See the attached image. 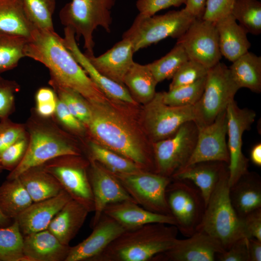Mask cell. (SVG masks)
Instances as JSON below:
<instances>
[{
  "label": "cell",
  "instance_id": "cell-1",
  "mask_svg": "<svg viewBox=\"0 0 261 261\" xmlns=\"http://www.w3.org/2000/svg\"><path fill=\"white\" fill-rule=\"evenodd\" d=\"M91 110L87 130L93 141L131 160L146 171L156 173L152 143L134 120L108 98L89 102Z\"/></svg>",
  "mask_w": 261,
  "mask_h": 261
},
{
  "label": "cell",
  "instance_id": "cell-2",
  "mask_svg": "<svg viewBox=\"0 0 261 261\" xmlns=\"http://www.w3.org/2000/svg\"><path fill=\"white\" fill-rule=\"evenodd\" d=\"M25 57L44 65L50 79L81 95L89 102L107 97L64 45L62 38L54 31L34 28L27 38Z\"/></svg>",
  "mask_w": 261,
  "mask_h": 261
},
{
  "label": "cell",
  "instance_id": "cell-3",
  "mask_svg": "<svg viewBox=\"0 0 261 261\" xmlns=\"http://www.w3.org/2000/svg\"><path fill=\"white\" fill-rule=\"evenodd\" d=\"M178 233L175 226L161 223L125 230L90 261H151L172 246Z\"/></svg>",
  "mask_w": 261,
  "mask_h": 261
},
{
  "label": "cell",
  "instance_id": "cell-4",
  "mask_svg": "<svg viewBox=\"0 0 261 261\" xmlns=\"http://www.w3.org/2000/svg\"><path fill=\"white\" fill-rule=\"evenodd\" d=\"M33 117L26 128L28 145L20 163L7 177V180L17 178L23 172L42 165L55 158L65 155H81L80 149L56 124Z\"/></svg>",
  "mask_w": 261,
  "mask_h": 261
},
{
  "label": "cell",
  "instance_id": "cell-5",
  "mask_svg": "<svg viewBox=\"0 0 261 261\" xmlns=\"http://www.w3.org/2000/svg\"><path fill=\"white\" fill-rule=\"evenodd\" d=\"M229 169L222 175L206 205L197 231L218 241L225 250L246 237L243 219L236 213L229 196Z\"/></svg>",
  "mask_w": 261,
  "mask_h": 261
},
{
  "label": "cell",
  "instance_id": "cell-6",
  "mask_svg": "<svg viewBox=\"0 0 261 261\" xmlns=\"http://www.w3.org/2000/svg\"><path fill=\"white\" fill-rule=\"evenodd\" d=\"M116 0H71L59 13L60 22L65 27L72 29L76 40H84V53L94 55L95 43L93 33L101 27L106 32L111 31L112 24L111 10Z\"/></svg>",
  "mask_w": 261,
  "mask_h": 261
},
{
  "label": "cell",
  "instance_id": "cell-7",
  "mask_svg": "<svg viewBox=\"0 0 261 261\" xmlns=\"http://www.w3.org/2000/svg\"><path fill=\"white\" fill-rule=\"evenodd\" d=\"M195 18L184 8L150 16L138 14L122 38L131 42L135 53L166 38H179Z\"/></svg>",
  "mask_w": 261,
  "mask_h": 261
},
{
  "label": "cell",
  "instance_id": "cell-8",
  "mask_svg": "<svg viewBox=\"0 0 261 261\" xmlns=\"http://www.w3.org/2000/svg\"><path fill=\"white\" fill-rule=\"evenodd\" d=\"M239 87L233 81L229 68L218 62L209 69L202 97L194 106V122L198 128L212 123L226 110Z\"/></svg>",
  "mask_w": 261,
  "mask_h": 261
},
{
  "label": "cell",
  "instance_id": "cell-9",
  "mask_svg": "<svg viewBox=\"0 0 261 261\" xmlns=\"http://www.w3.org/2000/svg\"><path fill=\"white\" fill-rule=\"evenodd\" d=\"M166 194L178 232L186 237L192 235L197 232L206 208L201 191L188 180L172 179Z\"/></svg>",
  "mask_w": 261,
  "mask_h": 261
},
{
  "label": "cell",
  "instance_id": "cell-10",
  "mask_svg": "<svg viewBox=\"0 0 261 261\" xmlns=\"http://www.w3.org/2000/svg\"><path fill=\"white\" fill-rule=\"evenodd\" d=\"M88 159L81 155H65L53 159L42 166L59 183L63 189L90 213L94 210L89 179Z\"/></svg>",
  "mask_w": 261,
  "mask_h": 261
},
{
  "label": "cell",
  "instance_id": "cell-11",
  "mask_svg": "<svg viewBox=\"0 0 261 261\" xmlns=\"http://www.w3.org/2000/svg\"><path fill=\"white\" fill-rule=\"evenodd\" d=\"M198 128L193 121L185 122L172 136L152 143L156 173L171 178L186 165L194 150Z\"/></svg>",
  "mask_w": 261,
  "mask_h": 261
},
{
  "label": "cell",
  "instance_id": "cell-12",
  "mask_svg": "<svg viewBox=\"0 0 261 261\" xmlns=\"http://www.w3.org/2000/svg\"><path fill=\"white\" fill-rule=\"evenodd\" d=\"M141 116L143 131L152 143L173 136L182 125L195 119L193 105H168L162 92L144 105Z\"/></svg>",
  "mask_w": 261,
  "mask_h": 261
},
{
  "label": "cell",
  "instance_id": "cell-13",
  "mask_svg": "<svg viewBox=\"0 0 261 261\" xmlns=\"http://www.w3.org/2000/svg\"><path fill=\"white\" fill-rule=\"evenodd\" d=\"M113 174L138 205L154 213L171 216L166 194L171 178L144 170Z\"/></svg>",
  "mask_w": 261,
  "mask_h": 261
},
{
  "label": "cell",
  "instance_id": "cell-14",
  "mask_svg": "<svg viewBox=\"0 0 261 261\" xmlns=\"http://www.w3.org/2000/svg\"><path fill=\"white\" fill-rule=\"evenodd\" d=\"M226 113L229 153L228 182L231 187L248 171L249 160L242 152V136L246 130L250 129L256 114L247 108H240L234 100L227 106Z\"/></svg>",
  "mask_w": 261,
  "mask_h": 261
},
{
  "label": "cell",
  "instance_id": "cell-15",
  "mask_svg": "<svg viewBox=\"0 0 261 261\" xmlns=\"http://www.w3.org/2000/svg\"><path fill=\"white\" fill-rule=\"evenodd\" d=\"M189 59L208 69L220 62L218 38L215 22L196 18L184 34L177 39Z\"/></svg>",
  "mask_w": 261,
  "mask_h": 261
},
{
  "label": "cell",
  "instance_id": "cell-16",
  "mask_svg": "<svg viewBox=\"0 0 261 261\" xmlns=\"http://www.w3.org/2000/svg\"><path fill=\"white\" fill-rule=\"evenodd\" d=\"M88 160V174L94 203V214L90 223L92 228L108 204L124 201L135 202L112 173L99 162Z\"/></svg>",
  "mask_w": 261,
  "mask_h": 261
},
{
  "label": "cell",
  "instance_id": "cell-17",
  "mask_svg": "<svg viewBox=\"0 0 261 261\" xmlns=\"http://www.w3.org/2000/svg\"><path fill=\"white\" fill-rule=\"evenodd\" d=\"M227 128L226 110L212 123L198 128L196 145L185 167L206 161H219L228 164L229 153L226 140Z\"/></svg>",
  "mask_w": 261,
  "mask_h": 261
},
{
  "label": "cell",
  "instance_id": "cell-18",
  "mask_svg": "<svg viewBox=\"0 0 261 261\" xmlns=\"http://www.w3.org/2000/svg\"><path fill=\"white\" fill-rule=\"evenodd\" d=\"M187 237L177 239L171 248L151 261H214L225 250L218 241L203 232L197 231Z\"/></svg>",
  "mask_w": 261,
  "mask_h": 261
},
{
  "label": "cell",
  "instance_id": "cell-19",
  "mask_svg": "<svg viewBox=\"0 0 261 261\" xmlns=\"http://www.w3.org/2000/svg\"><path fill=\"white\" fill-rule=\"evenodd\" d=\"M64 34L62 41L65 47L107 98L115 102L133 106L138 104L124 85L104 76L93 66L87 57L79 48L72 29L65 27Z\"/></svg>",
  "mask_w": 261,
  "mask_h": 261
},
{
  "label": "cell",
  "instance_id": "cell-20",
  "mask_svg": "<svg viewBox=\"0 0 261 261\" xmlns=\"http://www.w3.org/2000/svg\"><path fill=\"white\" fill-rule=\"evenodd\" d=\"M83 241L71 246L65 261H90L126 230L116 221L103 214Z\"/></svg>",
  "mask_w": 261,
  "mask_h": 261
},
{
  "label": "cell",
  "instance_id": "cell-21",
  "mask_svg": "<svg viewBox=\"0 0 261 261\" xmlns=\"http://www.w3.org/2000/svg\"><path fill=\"white\" fill-rule=\"evenodd\" d=\"M131 42L122 38L105 53L98 56H87L93 66L102 75L123 85L125 76L134 63Z\"/></svg>",
  "mask_w": 261,
  "mask_h": 261
},
{
  "label": "cell",
  "instance_id": "cell-22",
  "mask_svg": "<svg viewBox=\"0 0 261 261\" xmlns=\"http://www.w3.org/2000/svg\"><path fill=\"white\" fill-rule=\"evenodd\" d=\"M71 199L63 189L54 197L33 202L15 219L22 234L25 236L47 229L55 215Z\"/></svg>",
  "mask_w": 261,
  "mask_h": 261
},
{
  "label": "cell",
  "instance_id": "cell-23",
  "mask_svg": "<svg viewBox=\"0 0 261 261\" xmlns=\"http://www.w3.org/2000/svg\"><path fill=\"white\" fill-rule=\"evenodd\" d=\"M103 214L116 221L126 230L154 223L175 226L172 216L152 212L130 201L109 204L105 208Z\"/></svg>",
  "mask_w": 261,
  "mask_h": 261
},
{
  "label": "cell",
  "instance_id": "cell-24",
  "mask_svg": "<svg viewBox=\"0 0 261 261\" xmlns=\"http://www.w3.org/2000/svg\"><path fill=\"white\" fill-rule=\"evenodd\" d=\"M228 170V164L219 161H206L187 166L174 173L172 179L187 180L201 191L208 201L222 175Z\"/></svg>",
  "mask_w": 261,
  "mask_h": 261
},
{
  "label": "cell",
  "instance_id": "cell-25",
  "mask_svg": "<svg viewBox=\"0 0 261 261\" xmlns=\"http://www.w3.org/2000/svg\"><path fill=\"white\" fill-rule=\"evenodd\" d=\"M70 247L47 229L24 237L23 253L28 261H65Z\"/></svg>",
  "mask_w": 261,
  "mask_h": 261
},
{
  "label": "cell",
  "instance_id": "cell-26",
  "mask_svg": "<svg viewBox=\"0 0 261 261\" xmlns=\"http://www.w3.org/2000/svg\"><path fill=\"white\" fill-rule=\"evenodd\" d=\"M232 205L242 219L261 208V179L255 172H247L229 188Z\"/></svg>",
  "mask_w": 261,
  "mask_h": 261
},
{
  "label": "cell",
  "instance_id": "cell-27",
  "mask_svg": "<svg viewBox=\"0 0 261 261\" xmlns=\"http://www.w3.org/2000/svg\"><path fill=\"white\" fill-rule=\"evenodd\" d=\"M215 24L222 56L232 62L248 52L251 44L247 33L231 14L218 20Z\"/></svg>",
  "mask_w": 261,
  "mask_h": 261
},
{
  "label": "cell",
  "instance_id": "cell-28",
  "mask_svg": "<svg viewBox=\"0 0 261 261\" xmlns=\"http://www.w3.org/2000/svg\"><path fill=\"white\" fill-rule=\"evenodd\" d=\"M89 213L81 204L71 199L55 215L47 229L62 244L69 245L83 225Z\"/></svg>",
  "mask_w": 261,
  "mask_h": 261
},
{
  "label": "cell",
  "instance_id": "cell-29",
  "mask_svg": "<svg viewBox=\"0 0 261 261\" xmlns=\"http://www.w3.org/2000/svg\"><path fill=\"white\" fill-rule=\"evenodd\" d=\"M17 178L20 179L33 202L54 197L63 189L58 181L46 171L42 165L27 170Z\"/></svg>",
  "mask_w": 261,
  "mask_h": 261
},
{
  "label": "cell",
  "instance_id": "cell-30",
  "mask_svg": "<svg viewBox=\"0 0 261 261\" xmlns=\"http://www.w3.org/2000/svg\"><path fill=\"white\" fill-rule=\"evenodd\" d=\"M158 83L147 64L134 62L126 74L123 84L138 103L145 104L155 96Z\"/></svg>",
  "mask_w": 261,
  "mask_h": 261
},
{
  "label": "cell",
  "instance_id": "cell-31",
  "mask_svg": "<svg viewBox=\"0 0 261 261\" xmlns=\"http://www.w3.org/2000/svg\"><path fill=\"white\" fill-rule=\"evenodd\" d=\"M229 68L239 89L245 87L255 93L261 92V57L248 51L232 62Z\"/></svg>",
  "mask_w": 261,
  "mask_h": 261
},
{
  "label": "cell",
  "instance_id": "cell-32",
  "mask_svg": "<svg viewBox=\"0 0 261 261\" xmlns=\"http://www.w3.org/2000/svg\"><path fill=\"white\" fill-rule=\"evenodd\" d=\"M33 202L19 178L7 180L0 186V210L15 219Z\"/></svg>",
  "mask_w": 261,
  "mask_h": 261
},
{
  "label": "cell",
  "instance_id": "cell-33",
  "mask_svg": "<svg viewBox=\"0 0 261 261\" xmlns=\"http://www.w3.org/2000/svg\"><path fill=\"white\" fill-rule=\"evenodd\" d=\"M34 28L26 16L22 0H0V30L27 39Z\"/></svg>",
  "mask_w": 261,
  "mask_h": 261
},
{
  "label": "cell",
  "instance_id": "cell-34",
  "mask_svg": "<svg viewBox=\"0 0 261 261\" xmlns=\"http://www.w3.org/2000/svg\"><path fill=\"white\" fill-rule=\"evenodd\" d=\"M87 159L95 160L115 174H131L143 170L131 160L92 140L88 143Z\"/></svg>",
  "mask_w": 261,
  "mask_h": 261
},
{
  "label": "cell",
  "instance_id": "cell-35",
  "mask_svg": "<svg viewBox=\"0 0 261 261\" xmlns=\"http://www.w3.org/2000/svg\"><path fill=\"white\" fill-rule=\"evenodd\" d=\"M27 39L0 30V73L16 67L25 57Z\"/></svg>",
  "mask_w": 261,
  "mask_h": 261
},
{
  "label": "cell",
  "instance_id": "cell-36",
  "mask_svg": "<svg viewBox=\"0 0 261 261\" xmlns=\"http://www.w3.org/2000/svg\"><path fill=\"white\" fill-rule=\"evenodd\" d=\"M188 59L183 46L176 43L166 55L147 65L159 83L172 79L178 69Z\"/></svg>",
  "mask_w": 261,
  "mask_h": 261
},
{
  "label": "cell",
  "instance_id": "cell-37",
  "mask_svg": "<svg viewBox=\"0 0 261 261\" xmlns=\"http://www.w3.org/2000/svg\"><path fill=\"white\" fill-rule=\"evenodd\" d=\"M231 14L247 33H261V2L259 0H235Z\"/></svg>",
  "mask_w": 261,
  "mask_h": 261
},
{
  "label": "cell",
  "instance_id": "cell-38",
  "mask_svg": "<svg viewBox=\"0 0 261 261\" xmlns=\"http://www.w3.org/2000/svg\"><path fill=\"white\" fill-rule=\"evenodd\" d=\"M24 237L16 220L0 228V261H21L24 257Z\"/></svg>",
  "mask_w": 261,
  "mask_h": 261
},
{
  "label": "cell",
  "instance_id": "cell-39",
  "mask_svg": "<svg viewBox=\"0 0 261 261\" xmlns=\"http://www.w3.org/2000/svg\"><path fill=\"white\" fill-rule=\"evenodd\" d=\"M49 84L58 98L62 101L72 114L86 127L90 120L91 110L88 102L75 91L50 79Z\"/></svg>",
  "mask_w": 261,
  "mask_h": 261
},
{
  "label": "cell",
  "instance_id": "cell-40",
  "mask_svg": "<svg viewBox=\"0 0 261 261\" xmlns=\"http://www.w3.org/2000/svg\"><path fill=\"white\" fill-rule=\"evenodd\" d=\"M27 17L37 28L54 31L53 15L56 0H22Z\"/></svg>",
  "mask_w": 261,
  "mask_h": 261
},
{
  "label": "cell",
  "instance_id": "cell-41",
  "mask_svg": "<svg viewBox=\"0 0 261 261\" xmlns=\"http://www.w3.org/2000/svg\"><path fill=\"white\" fill-rule=\"evenodd\" d=\"M206 77L186 85L162 92L163 102L173 106L194 105L202 97L205 84Z\"/></svg>",
  "mask_w": 261,
  "mask_h": 261
},
{
  "label": "cell",
  "instance_id": "cell-42",
  "mask_svg": "<svg viewBox=\"0 0 261 261\" xmlns=\"http://www.w3.org/2000/svg\"><path fill=\"white\" fill-rule=\"evenodd\" d=\"M208 70L202 64L188 59L178 69L172 77L169 90L197 81L206 76Z\"/></svg>",
  "mask_w": 261,
  "mask_h": 261
},
{
  "label": "cell",
  "instance_id": "cell-43",
  "mask_svg": "<svg viewBox=\"0 0 261 261\" xmlns=\"http://www.w3.org/2000/svg\"><path fill=\"white\" fill-rule=\"evenodd\" d=\"M28 135L26 127L8 118L0 120V156L11 145Z\"/></svg>",
  "mask_w": 261,
  "mask_h": 261
},
{
  "label": "cell",
  "instance_id": "cell-44",
  "mask_svg": "<svg viewBox=\"0 0 261 261\" xmlns=\"http://www.w3.org/2000/svg\"><path fill=\"white\" fill-rule=\"evenodd\" d=\"M20 86L14 80L4 78L0 73V119L8 118L14 109V96Z\"/></svg>",
  "mask_w": 261,
  "mask_h": 261
},
{
  "label": "cell",
  "instance_id": "cell-45",
  "mask_svg": "<svg viewBox=\"0 0 261 261\" xmlns=\"http://www.w3.org/2000/svg\"><path fill=\"white\" fill-rule=\"evenodd\" d=\"M58 100L57 95L53 88H40L35 94L37 115L44 118H49L55 115Z\"/></svg>",
  "mask_w": 261,
  "mask_h": 261
},
{
  "label": "cell",
  "instance_id": "cell-46",
  "mask_svg": "<svg viewBox=\"0 0 261 261\" xmlns=\"http://www.w3.org/2000/svg\"><path fill=\"white\" fill-rule=\"evenodd\" d=\"M28 145V135L14 142L0 156L3 169L10 172L14 169L23 159Z\"/></svg>",
  "mask_w": 261,
  "mask_h": 261
},
{
  "label": "cell",
  "instance_id": "cell-47",
  "mask_svg": "<svg viewBox=\"0 0 261 261\" xmlns=\"http://www.w3.org/2000/svg\"><path fill=\"white\" fill-rule=\"evenodd\" d=\"M54 115L63 126L76 134H83L87 130L85 126L72 114L58 97Z\"/></svg>",
  "mask_w": 261,
  "mask_h": 261
},
{
  "label": "cell",
  "instance_id": "cell-48",
  "mask_svg": "<svg viewBox=\"0 0 261 261\" xmlns=\"http://www.w3.org/2000/svg\"><path fill=\"white\" fill-rule=\"evenodd\" d=\"M235 0H207L203 19L216 22L231 14Z\"/></svg>",
  "mask_w": 261,
  "mask_h": 261
},
{
  "label": "cell",
  "instance_id": "cell-49",
  "mask_svg": "<svg viewBox=\"0 0 261 261\" xmlns=\"http://www.w3.org/2000/svg\"><path fill=\"white\" fill-rule=\"evenodd\" d=\"M185 2L186 0H137L136 7L138 14L146 17L170 7H179Z\"/></svg>",
  "mask_w": 261,
  "mask_h": 261
},
{
  "label": "cell",
  "instance_id": "cell-50",
  "mask_svg": "<svg viewBox=\"0 0 261 261\" xmlns=\"http://www.w3.org/2000/svg\"><path fill=\"white\" fill-rule=\"evenodd\" d=\"M247 237L234 242L228 249L218 254L216 260L219 261H250Z\"/></svg>",
  "mask_w": 261,
  "mask_h": 261
},
{
  "label": "cell",
  "instance_id": "cell-51",
  "mask_svg": "<svg viewBox=\"0 0 261 261\" xmlns=\"http://www.w3.org/2000/svg\"><path fill=\"white\" fill-rule=\"evenodd\" d=\"M243 220L246 237L261 241V208L248 214Z\"/></svg>",
  "mask_w": 261,
  "mask_h": 261
},
{
  "label": "cell",
  "instance_id": "cell-52",
  "mask_svg": "<svg viewBox=\"0 0 261 261\" xmlns=\"http://www.w3.org/2000/svg\"><path fill=\"white\" fill-rule=\"evenodd\" d=\"M205 2V0H186L184 9L195 18H202Z\"/></svg>",
  "mask_w": 261,
  "mask_h": 261
},
{
  "label": "cell",
  "instance_id": "cell-53",
  "mask_svg": "<svg viewBox=\"0 0 261 261\" xmlns=\"http://www.w3.org/2000/svg\"><path fill=\"white\" fill-rule=\"evenodd\" d=\"M250 261H261V241L254 238H247Z\"/></svg>",
  "mask_w": 261,
  "mask_h": 261
},
{
  "label": "cell",
  "instance_id": "cell-54",
  "mask_svg": "<svg viewBox=\"0 0 261 261\" xmlns=\"http://www.w3.org/2000/svg\"><path fill=\"white\" fill-rule=\"evenodd\" d=\"M250 159L255 165L261 166V144L258 143L254 145L251 149Z\"/></svg>",
  "mask_w": 261,
  "mask_h": 261
},
{
  "label": "cell",
  "instance_id": "cell-55",
  "mask_svg": "<svg viewBox=\"0 0 261 261\" xmlns=\"http://www.w3.org/2000/svg\"><path fill=\"white\" fill-rule=\"evenodd\" d=\"M14 220L5 216L0 210V228L9 226Z\"/></svg>",
  "mask_w": 261,
  "mask_h": 261
},
{
  "label": "cell",
  "instance_id": "cell-56",
  "mask_svg": "<svg viewBox=\"0 0 261 261\" xmlns=\"http://www.w3.org/2000/svg\"><path fill=\"white\" fill-rule=\"evenodd\" d=\"M3 170L1 165V164H0V173L1 172L2 170Z\"/></svg>",
  "mask_w": 261,
  "mask_h": 261
}]
</instances>
